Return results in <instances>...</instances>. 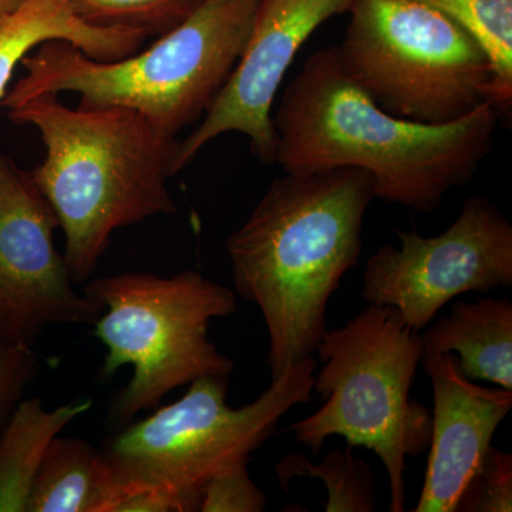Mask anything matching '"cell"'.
<instances>
[{"label": "cell", "instance_id": "cell-1", "mask_svg": "<svg viewBox=\"0 0 512 512\" xmlns=\"http://www.w3.org/2000/svg\"><path fill=\"white\" fill-rule=\"evenodd\" d=\"M498 120L490 103L450 123L400 119L349 79L336 46L326 47L306 59L272 113L274 164L288 174L357 168L372 178L376 198L429 214L473 180Z\"/></svg>", "mask_w": 512, "mask_h": 512}, {"label": "cell", "instance_id": "cell-2", "mask_svg": "<svg viewBox=\"0 0 512 512\" xmlns=\"http://www.w3.org/2000/svg\"><path fill=\"white\" fill-rule=\"evenodd\" d=\"M375 198L372 178L357 168L285 173L229 235L232 282L265 320L272 379L318 349L330 298L362 254Z\"/></svg>", "mask_w": 512, "mask_h": 512}, {"label": "cell", "instance_id": "cell-3", "mask_svg": "<svg viewBox=\"0 0 512 512\" xmlns=\"http://www.w3.org/2000/svg\"><path fill=\"white\" fill-rule=\"evenodd\" d=\"M8 117L42 138L45 158L30 174L66 238L73 284L92 278L117 229L177 212L167 183L178 138L136 111L72 109L46 93L8 109Z\"/></svg>", "mask_w": 512, "mask_h": 512}, {"label": "cell", "instance_id": "cell-4", "mask_svg": "<svg viewBox=\"0 0 512 512\" xmlns=\"http://www.w3.org/2000/svg\"><path fill=\"white\" fill-rule=\"evenodd\" d=\"M256 0H205L147 50L97 60L50 40L22 60L26 74L6 92V110L40 94L70 92L84 109L123 107L177 138L200 123L247 43Z\"/></svg>", "mask_w": 512, "mask_h": 512}, {"label": "cell", "instance_id": "cell-5", "mask_svg": "<svg viewBox=\"0 0 512 512\" xmlns=\"http://www.w3.org/2000/svg\"><path fill=\"white\" fill-rule=\"evenodd\" d=\"M315 370L313 356L289 366L241 409L228 406V377H200L177 402L114 431L99 447L110 483L104 508L116 491L156 490L177 512L200 511L212 477L249 463L289 410L311 402Z\"/></svg>", "mask_w": 512, "mask_h": 512}, {"label": "cell", "instance_id": "cell-6", "mask_svg": "<svg viewBox=\"0 0 512 512\" xmlns=\"http://www.w3.org/2000/svg\"><path fill=\"white\" fill-rule=\"evenodd\" d=\"M316 352L325 365L313 390L326 403L292 424L295 441L313 456L332 436L373 451L389 476L390 511L403 512L406 458L420 456L431 439V413L410 399L423 357L419 330L396 309L370 305L343 328L326 330Z\"/></svg>", "mask_w": 512, "mask_h": 512}, {"label": "cell", "instance_id": "cell-7", "mask_svg": "<svg viewBox=\"0 0 512 512\" xmlns=\"http://www.w3.org/2000/svg\"><path fill=\"white\" fill-rule=\"evenodd\" d=\"M84 295L103 306L93 335L106 346L100 373L133 366L114 397L107 424L120 430L168 393L204 376L228 377L235 365L210 340L212 320L237 311L234 291L197 271L89 279Z\"/></svg>", "mask_w": 512, "mask_h": 512}, {"label": "cell", "instance_id": "cell-8", "mask_svg": "<svg viewBox=\"0 0 512 512\" xmlns=\"http://www.w3.org/2000/svg\"><path fill=\"white\" fill-rule=\"evenodd\" d=\"M348 13L339 60L380 109L444 124L488 103L487 53L439 9L421 0H352Z\"/></svg>", "mask_w": 512, "mask_h": 512}, {"label": "cell", "instance_id": "cell-9", "mask_svg": "<svg viewBox=\"0 0 512 512\" xmlns=\"http://www.w3.org/2000/svg\"><path fill=\"white\" fill-rule=\"evenodd\" d=\"M397 238L399 247L382 245L367 261L363 298L396 309L413 329L463 293L512 286V225L487 198H468L436 237L397 229Z\"/></svg>", "mask_w": 512, "mask_h": 512}, {"label": "cell", "instance_id": "cell-10", "mask_svg": "<svg viewBox=\"0 0 512 512\" xmlns=\"http://www.w3.org/2000/svg\"><path fill=\"white\" fill-rule=\"evenodd\" d=\"M57 227L32 174L0 154V343L33 348L50 326H93L103 313L74 291Z\"/></svg>", "mask_w": 512, "mask_h": 512}, {"label": "cell", "instance_id": "cell-11", "mask_svg": "<svg viewBox=\"0 0 512 512\" xmlns=\"http://www.w3.org/2000/svg\"><path fill=\"white\" fill-rule=\"evenodd\" d=\"M352 0H256L244 50L197 127L178 140L173 174L183 171L215 138L239 133L261 163L274 164L272 110L286 72L319 26L348 13Z\"/></svg>", "mask_w": 512, "mask_h": 512}, {"label": "cell", "instance_id": "cell-12", "mask_svg": "<svg viewBox=\"0 0 512 512\" xmlns=\"http://www.w3.org/2000/svg\"><path fill=\"white\" fill-rule=\"evenodd\" d=\"M433 386L429 466L413 511L454 512L468 480L512 407V390L461 373L454 353L421 357Z\"/></svg>", "mask_w": 512, "mask_h": 512}, {"label": "cell", "instance_id": "cell-13", "mask_svg": "<svg viewBox=\"0 0 512 512\" xmlns=\"http://www.w3.org/2000/svg\"><path fill=\"white\" fill-rule=\"evenodd\" d=\"M146 37L137 30L89 25L67 0H25L0 22V101L16 67L42 43L63 40L92 59L119 60L138 52Z\"/></svg>", "mask_w": 512, "mask_h": 512}, {"label": "cell", "instance_id": "cell-14", "mask_svg": "<svg viewBox=\"0 0 512 512\" xmlns=\"http://www.w3.org/2000/svg\"><path fill=\"white\" fill-rule=\"evenodd\" d=\"M423 357L454 353L471 382L512 390V302L508 298L457 301L427 330Z\"/></svg>", "mask_w": 512, "mask_h": 512}, {"label": "cell", "instance_id": "cell-15", "mask_svg": "<svg viewBox=\"0 0 512 512\" xmlns=\"http://www.w3.org/2000/svg\"><path fill=\"white\" fill-rule=\"evenodd\" d=\"M90 407V399L50 412L39 397L18 404L0 433V512H26L33 478L50 441Z\"/></svg>", "mask_w": 512, "mask_h": 512}, {"label": "cell", "instance_id": "cell-16", "mask_svg": "<svg viewBox=\"0 0 512 512\" xmlns=\"http://www.w3.org/2000/svg\"><path fill=\"white\" fill-rule=\"evenodd\" d=\"M109 491L99 448L59 434L37 468L26 512H103Z\"/></svg>", "mask_w": 512, "mask_h": 512}, {"label": "cell", "instance_id": "cell-17", "mask_svg": "<svg viewBox=\"0 0 512 512\" xmlns=\"http://www.w3.org/2000/svg\"><path fill=\"white\" fill-rule=\"evenodd\" d=\"M466 29L491 66L488 103L498 114L512 109V0H421Z\"/></svg>", "mask_w": 512, "mask_h": 512}, {"label": "cell", "instance_id": "cell-18", "mask_svg": "<svg viewBox=\"0 0 512 512\" xmlns=\"http://www.w3.org/2000/svg\"><path fill=\"white\" fill-rule=\"evenodd\" d=\"M352 450L330 451L319 464L311 463L303 454H288L275 464L278 483L288 491L295 478H319L328 488L326 512H375V474L365 461L353 456Z\"/></svg>", "mask_w": 512, "mask_h": 512}, {"label": "cell", "instance_id": "cell-19", "mask_svg": "<svg viewBox=\"0 0 512 512\" xmlns=\"http://www.w3.org/2000/svg\"><path fill=\"white\" fill-rule=\"evenodd\" d=\"M73 12L99 28L161 36L190 18L205 0H67Z\"/></svg>", "mask_w": 512, "mask_h": 512}, {"label": "cell", "instance_id": "cell-20", "mask_svg": "<svg viewBox=\"0 0 512 512\" xmlns=\"http://www.w3.org/2000/svg\"><path fill=\"white\" fill-rule=\"evenodd\" d=\"M512 457L491 444L463 493L454 512H511Z\"/></svg>", "mask_w": 512, "mask_h": 512}, {"label": "cell", "instance_id": "cell-21", "mask_svg": "<svg viewBox=\"0 0 512 512\" xmlns=\"http://www.w3.org/2000/svg\"><path fill=\"white\" fill-rule=\"evenodd\" d=\"M264 491L251 480L248 463H239L211 478L201 494V512H262Z\"/></svg>", "mask_w": 512, "mask_h": 512}, {"label": "cell", "instance_id": "cell-22", "mask_svg": "<svg viewBox=\"0 0 512 512\" xmlns=\"http://www.w3.org/2000/svg\"><path fill=\"white\" fill-rule=\"evenodd\" d=\"M39 372V357L33 348L0 343V433Z\"/></svg>", "mask_w": 512, "mask_h": 512}, {"label": "cell", "instance_id": "cell-23", "mask_svg": "<svg viewBox=\"0 0 512 512\" xmlns=\"http://www.w3.org/2000/svg\"><path fill=\"white\" fill-rule=\"evenodd\" d=\"M25 0H0V22L19 8Z\"/></svg>", "mask_w": 512, "mask_h": 512}]
</instances>
